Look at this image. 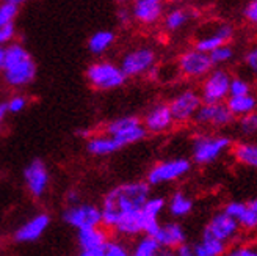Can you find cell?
<instances>
[{
    "instance_id": "cell-26",
    "label": "cell",
    "mask_w": 257,
    "mask_h": 256,
    "mask_svg": "<svg viewBox=\"0 0 257 256\" xmlns=\"http://www.w3.org/2000/svg\"><path fill=\"white\" fill-rule=\"evenodd\" d=\"M190 21V13L184 8H174L166 13L163 19V25L168 32H177Z\"/></svg>"
},
{
    "instance_id": "cell-3",
    "label": "cell",
    "mask_w": 257,
    "mask_h": 256,
    "mask_svg": "<svg viewBox=\"0 0 257 256\" xmlns=\"http://www.w3.org/2000/svg\"><path fill=\"white\" fill-rule=\"evenodd\" d=\"M230 138L223 135H198L191 146L193 160L199 165L212 163L230 148Z\"/></svg>"
},
{
    "instance_id": "cell-54",
    "label": "cell",
    "mask_w": 257,
    "mask_h": 256,
    "mask_svg": "<svg viewBox=\"0 0 257 256\" xmlns=\"http://www.w3.org/2000/svg\"><path fill=\"white\" fill-rule=\"evenodd\" d=\"M156 2H163V0H156Z\"/></svg>"
},
{
    "instance_id": "cell-18",
    "label": "cell",
    "mask_w": 257,
    "mask_h": 256,
    "mask_svg": "<svg viewBox=\"0 0 257 256\" xmlns=\"http://www.w3.org/2000/svg\"><path fill=\"white\" fill-rule=\"evenodd\" d=\"M143 229H145V215L141 212V209H138L121 215L118 222L111 228V231H114V234L119 237L131 239L143 234Z\"/></svg>"
},
{
    "instance_id": "cell-52",
    "label": "cell",
    "mask_w": 257,
    "mask_h": 256,
    "mask_svg": "<svg viewBox=\"0 0 257 256\" xmlns=\"http://www.w3.org/2000/svg\"><path fill=\"white\" fill-rule=\"evenodd\" d=\"M249 206H251L252 209H255V211H257V198H254V200H251V201H249Z\"/></svg>"
},
{
    "instance_id": "cell-12",
    "label": "cell",
    "mask_w": 257,
    "mask_h": 256,
    "mask_svg": "<svg viewBox=\"0 0 257 256\" xmlns=\"http://www.w3.org/2000/svg\"><path fill=\"white\" fill-rule=\"evenodd\" d=\"M36 72L38 68L32 57L19 63H15V65L5 66L2 71L5 83L11 88H22L30 85L36 77Z\"/></svg>"
},
{
    "instance_id": "cell-50",
    "label": "cell",
    "mask_w": 257,
    "mask_h": 256,
    "mask_svg": "<svg viewBox=\"0 0 257 256\" xmlns=\"http://www.w3.org/2000/svg\"><path fill=\"white\" fill-rule=\"evenodd\" d=\"M77 135L82 137V138H88V137H91V132H89L88 129H82V131H77Z\"/></svg>"
},
{
    "instance_id": "cell-20",
    "label": "cell",
    "mask_w": 257,
    "mask_h": 256,
    "mask_svg": "<svg viewBox=\"0 0 257 256\" xmlns=\"http://www.w3.org/2000/svg\"><path fill=\"white\" fill-rule=\"evenodd\" d=\"M121 148L122 146L118 143V140L105 132L100 135H91L86 138V151L94 157L111 156L116 151H119Z\"/></svg>"
},
{
    "instance_id": "cell-5",
    "label": "cell",
    "mask_w": 257,
    "mask_h": 256,
    "mask_svg": "<svg viewBox=\"0 0 257 256\" xmlns=\"http://www.w3.org/2000/svg\"><path fill=\"white\" fill-rule=\"evenodd\" d=\"M61 219L64 223L75 229H83V228H93L102 225V212L100 208L94 206L89 203H75L69 204V206L63 211Z\"/></svg>"
},
{
    "instance_id": "cell-16",
    "label": "cell",
    "mask_w": 257,
    "mask_h": 256,
    "mask_svg": "<svg viewBox=\"0 0 257 256\" xmlns=\"http://www.w3.org/2000/svg\"><path fill=\"white\" fill-rule=\"evenodd\" d=\"M131 13L132 21L141 25H154L163 16V5L156 0H134Z\"/></svg>"
},
{
    "instance_id": "cell-42",
    "label": "cell",
    "mask_w": 257,
    "mask_h": 256,
    "mask_svg": "<svg viewBox=\"0 0 257 256\" xmlns=\"http://www.w3.org/2000/svg\"><path fill=\"white\" fill-rule=\"evenodd\" d=\"M245 18L251 24L257 25V0H252V2L246 7V10H245Z\"/></svg>"
},
{
    "instance_id": "cell-11",
    "label": "cell",
    "mask_w": 257,
    "mask_h": 256,
    "mask_svg": "<svg viewBox=\"0 0 257 256\" xmlns=\"http://www.w3.org/2000/svg\"><path fill=\"white\" fill-rule=\"evenodd\" d=\"M202 104L201 95H198L193 90H185V92L179 93L171 102H170V110L173 115L174 123H185L190 121L195 117L196 110Z\"/></svg>"
},
{
    "instance_id": "cell-31",
    "label": "cell",
    "mask_w": 257,
    "mask_h": 256,
    "mask_svg": "<svg viewBox=\"0 0 257 256\" xmlns=\"http://www.w3.org/2000/svg\"><path fill=\"white\" fill-rule=\"evenodd\" d=\"M166 206V200L163 197H149L143 208H141V212H143L146 217H154V219H159V215L162 214V211Z\"/></svg>"
},
{
    "instance_id": "cell-7",
    "label": "cell",
    "mask_w": 257,
    "mask_h": 256,
    "mask_svg": "<svg viewBox=\"0 0 257 256\" xmlns=\"http://www.w3.org/2000/svg\"><path fill=\"white\" fill-rule=\"evenodd\" d=\"M24 184L33 198H43L50 184V173L41 159H33L22 172Z\"/></svg>"
},
{
    "instance_id": "cell-28",
    "label": "cell",
    "mask_w": 257,
    "mask_h": 256,
    "mask_svg": "<svg viewBox=\"0 0 257 256\" xmlns=\"http://www.w3.org/2000/svg\"><path fill=\"white\" fill-rule=\"evenodd\" d=\"M30 52L25 49L21 43H8L5 46V66L15 65V63H19L22 60L30 58Z\"/></svg>"
},
{
    "instance_id": "cell-23",
    "label": "cell",
    "mask_w": 257,
    "mask_h": 256,
    "mask_svg": "<svg viewBox=\"0 0 257 256\" xmlns=\"http://www.w3.org/2000/svg\"><path fill=\"white\" fill-rule=\"evenodd\" d=\"M226 251V242L202 236L201 242L193 245V256H221Z\"/></svg>"
},
{
    "instance_id": "cell-44",
    "label": "cell",
    "mask_w": 257,
    "mask_h": 256,
    "mask_svg": "<svg viewBox=\"0 0 257 256\" xmlns=\"http://www.w3.org/2000/svg\"><path fill=\"white\" fill-rule=\"evenodd\" d=\"M245 61H246V65L252 71H257V47H254L252 50H249L248 55L245 57Z\"/></svg>"
},
{
    "instance_id": "cell-24",
    "label": "cell",
    "mask_w": 257,
    "mask_h": 256,
    "mask_svg": "<svg viewBox=\"0 0 257 256\" xmlns=\"http://www.w3.org/2000/svg\"><path fill=\"white\" fill-rule=\"evenodd\" d=\"M166 204H168L170 214L173 217H185L193 209V200L187 197L184 192H176Z\"/></svg>"
},
{
    "instance_id": "cell-15",
    "label": "cell",
    "mask_w": 257,
    "mask_h": 256,
    "mask_svg": "<svg viewBox=\"0 0 257 256\" xmlns=\"http://www.w3.org/2000/svg\"><path fill=\"white\" fill-rule=\"evenodd\" d=\"M237 231H238L237 220L223 211L212 217L207 226H205L202 236H209V237H215L223 242H227L237 234Z\"/></svg>"
},
{
    "instance_id": "cell-37",
    "label": "cell",
    "mask_w": 257,
    "mask_h": 256,
    "mask_svg": "<svg viewBox=\"0 0 257 256\" xmlns=\"http://www.w3.org/2000/svg\"><path fill=\"white\" fill-rule=\"evenodd\" d=\"M29 104V99L22 96V95H15L11 96L8 101H7V106H8V112L10 113H21L25 110V107H27Z\"/></svg>"
},
{
    "instance_id": "cell-30",
    "label": "cell",
    "mask_w": 257,
    "mask_h": 256,
    "mask_svg": "<svg viewBox=\"0 0 257 256\" xmlns=\"http://www.w3.org/2000/svg\"><path fill=\"white\" fill-rule=\"evenodd\" d=\"M226 41L223 40V38L216 33V30L212 33V35H204L201 38H198V41L195 44V49L201 50V52H205V54H209L212 52L213 49H216L218 46H221L224 44Z\"/></svg>"
},
{
    "instance_id": "cell-53",
    "label": "cell",
    "mask_w": 257,
    "mask_h": 256,
    "mask_svg": "<svg viewBox=\"0 0 257 256\" xmlns=\"http://www.w3.org/2000/svg\"><path fill=\"white\" fill-rule=\"evenodd\" d=\"M170 2H174V4H177V2H185V0H170Z\"/></svg>"
},
{
    "instance_id": "cell-21",
    "label": "cell",
    "mask_w": 257,
    "mask_h": 256,
    "mask_svg": "<svg viewBox=\"0 0 257 256\" xmlns=\"http://www.w3.org/2000/svg\"><path fill=\"white\" fill-rule=\"evenodd\" d=\"M116 41V33L113 30H97L88 38L86 47L96 57H102Z\"/></svg>"
},
{
    "instance_id": "cell-1",
    "label": "cell",
    "mask_w": 257,
    "mask_h": 256,
    "mask_svg": "<svg viewBox=\"0 0 257 256\" xmlns=\"http://www.w3.org/2000/svg\"><path fill=\"white\" fill-rule=\"evenodd\" d=\"M151 197V186L148 181L122 183L110 189L102 200V226L111 229L124 214L143 208L145 201Z\"/></svg>"
},
{
    "instance_id": "cell-32",
    "label": "cell",
    "mask_w": 257,
    "mask_h": 256,
    "mask_svg": "<svg viewBox=\"0 0 257 256\" xmlns=\"http://www.w3.org/2000/svg\"><path fill=\"white\" fill-rule=\"evenodd\" d=\"M18 13L19 7L7 2V0H2V4H0V27H5L8 24H15Z\"/></svg>"
},
{
    "instance_id": "cell-46",
    "label": "cell",
    "mask_w": 257,
    "mask_h": 256,
    "mask_svg": "<svg viewBox=\"0 0 257 256\" xmlns=\"http://www.w3.org/2000/svg\"><path fill=\"white\" fill-rule=\"evenodd\" d=\"M176 250L179 256H193V245L187 244V242H182L181 245H177Z\"/></svg>"
},
{
    "instance_id": "cell-34",
    "label": "cell",
    "mask_w": 257,
    "mask_h": 256,
    "mask_svg": "<svg viewBox=\"0 0 257 256\" xmlns=\"http://www.w3.org/2000/svg\"><path fill=\"white\" fill-rule=\"evenodd\" d=\"M209 57L213 65H223V63L229 61L234 57V50H232V47L224 43L221 46H218L216 49H213L212 52H209Z\"/></svg>"
},
{
    "instance_id": "cell-25",
    "label": "cell",
    "mask_w": 257,
    "mask_h": 256,
    "mask_svg": "<svg viewBox=\"0 0 257 256\" xmlns=\"http://www.w3.org/2000/svg\"><path fill=\"white\" fill-rule=\"evenodd\" d=\"M162 250L163 248H162V245L159 244V240L156 237L145 234L143 237H140L135 242L132 254L134 256H157Z\"/></svg>"
},
{
    "instance_id": "cell-51",
    "label": "cell",
    "mask_w": 257,
    "mask_h": 256,
    "mask_svg": "<svg viewBox=\"0 0 257 256\" xmlns=\"http://www.w3.org/2000/svg\"><path fill=\"white\" fill-rule=\"evenodd\" d=\"M116 4H119V5H127V4H132L134 0H114Z\"/></svg>"
},
{
    "instance_id": "cell-19",
    "label": "cell",
    "mask_w": 257,
    "mask_h": 256,
    "mask_svg": "<svg viewBox=\"0 0 257 256\" xmlns=\"http://www.w3.org/2000/svg\"><path fill=\"white\" fill-rule=\"evenodd\" d=\"M159 240V244L162 245V248H166V250H171V248H176L177 245H181L182 242L187 240V234L184 231V228L181 223L177 222H168V223H160L157 233L154 234Z\"/></svg>"
},
{
    "instance_id": "cell-48",
    "label": "cell",
    "mask_w": 257,
    "mask_h": 256,
    "mask_svg": "<svg viewBox=\"0 0 257 256\" xmlns=\"http://www.w3.org/2000/svg\"><path fill=\"white\" fill-rule=\"evenodd\" d=\"M5 68V46H0V74Z\"/></svg>"
},
{
    "instance_id": "cell-4",
    "label": "cell",
    "mask_w": 257,
    "mask_h": 256,
    "mask_svg": "<svg viewBox=\"0 0 257 256\" xmlns=\"http://www.w3.org/2000/svg\"><path fill=\"white\" fill-rule=\"evenodd\" d=\"M157 54L156 50L149 46H140L135 49H131L125 52L119 61V66L125 77H140V75L148 74V71L156 66Z\"/></svg>"
},
{
    "instance_id": "cell-8",
    "label": "cell",
    "mask_w": 257,
    "mask_h": 256,
    "mask_svg": "<svg viewBox=\"0 0 257 256\" xmlns=\"http://www.w3.org/2000/svg\"><path fill=\"white\" fill-rule=\"evenodd\" d=\"M230 75L224 69L210 71L205 77L201 90V99L205 104H216L223 102L229 96Z\"/></svg>"
},
{
    "instance_id": "cell-2",
    "label": "cell",
    "mask_w": 257,
    "mask_h": 256,
    "mask_svg": "<svg viewBox=\"0 0 257 256\" xmlns=\"http://www.w3.org/2000/svg\"><path fill=\"white\" fill-rule=\"evenodd\" d=\"M86 80L96 90L110 92V90L121 88L127 77L122 72L119 63H113L108 60H99L91 63L86 68Z\"/></svg>"
},
{
    "instance_id": "cell-47",
    "label": "cell",
    "mask_w": 257,
    "mask_h": 256,
    "mask_svg": "<svg viewBox=\"0 0 257 256\" xmlns=\"http://www.w3.org/2000/svg\"><path fill=\"white\" fill-rule=\"evenodd\" d=\"M8 106H7V102H0V123H2L5 118H7V115H8Z\"/></svg>"
},
{
    "instance_id": "cell-41",
    "label": "cell",
    "mask_w": 257,
    "mask_h": 256,
    "mask_svg": "<svg viewBox=\"0 0 257 256\" xmlns=\"http://www.w3.org/2000/svg\"><path fill=\"white\" fill-rule=\"evenodd\" d=\"M216 33L220 35L223 40L227 43V41H230L232 40V36H234V29L230 27L229 24H221V25H218L216 27Z\"/></svg>"
},
{
    "instance_id": "cell-22",
    "label": "cell",
    "mask_w": 257,
    "mask_h": 256,
    "mask_svg": "<svg viewBox=\"0 0 257 256\" xmlns=\"http://www.w3.org/2000/svg\"><path fill=\"white\" fill-rule=\"evenodd\" d=\"M227 109L232 112L234 117H243L257 110V98L251 93L240 96H227Z\"/></svg>"
},
{
    "instance_id": "cell-49",
    "label": "cell",
    "mask_w": 257,
    "mask_h": 256,
    "mask_svg": "<svg viewBox=\"0 0 257 256\" xmlns=\"http://www.w3.org/2000/svg\"><path fill=\"white\" fill-rule=\"evenodd\" d=\"M7 2H10V4H13V5H16V7H22V5H25L29 2V0H7Z\"/></svg>"
},
{
    "instance_id": "cell-29",
    "label": "cell",
    "mask_w": 257,
    "mask_h": 256,
    "mask_svg": "<svg viewBox=\"0 0 257 256\" xmlns=\"http://www.w3.org/2000/svg\"><path fill=\"white\" fill-rule=\"evenodd\" d=\"M235 157L241 162L248 165V167L257 168V145H249V143H240L235 146Z\"/></svg>"
},
{
    "instance_id": "cell-13",
    "label": "cell",
    "mask_w": 257,
    "mask_h": 256,
    "mask_svg": "<svg viewBox=\"0 0 257 256\" xmlns=\"http://www.w3.org/2000/svg\"><path fill=\"white\" fill-rule=\"evenodd\" d=\"M234 115L227 109V106L221 104V102H216V104H202L199 106V109L196 110L195 120L198 124H210V126H216V127H223L227 126L234 121Z\"/></svg>"
},
{
    "instance_id": "cell-40",
    "label": "cell",
    "mask_w": 257,
    "mask_h": 256,
    "mask_svg": "<svg viewBox=\"0 0 257 256\" xmlns=\"http://www.w3.org/2000/svg\"><path fill=\"white\" fill-rule=\"evenodd\" d=\"M118 22L121 25H124V27H127L128 24L132 22V13H131V8H127L125 5H122L119 10H118Z\"/></svg>"
},
{
    "instance_id": "cell-39",
    "label": "cell",
    "mask_w": 257,
    "mask_h": 256,
    "mask_svg": "<svg viewBox=\"0 0 257 256\" xmlns=\"http://www.w3.org/2000/svg\"><path fill=\"white\" fill-rule=\"evenodd\" d=\"M16 38L15 24H8L5 27H0V46H7Z\"/></svg>"
},
{
    "instance_id": "cell-9",
    "label": "cell",
    "mask_w": 257,
    "mask_h": 256,
    "mask_svg": "<svg viewBox=\"0 0 257 256\" xmlns=\"http://www.w3.org/2000/svg\"><path fill=\"white\" fill-rule=\"evenodd\" d=\"M213 63L209 57V54L201 52L198 49L187 50L179 58V71L188 79H201L205 77L212 71Z\"/></svg>"
},
{
    "instance_id": "cell-14",
    "label": "cell",
    "mask_w": 257,
    "mask_h": 256,
    "mask_svg": "<svg viewBox=\"0 0 257 256\" xmlns=\"http://www.w3.org/2000/svg\"><path fill=\"white\" fill-rule=\"evenodd\" d=\"M49 225H50V217L47 214L44 212L36 214L30 220L22 223L16 229L15 234H13V239L18 244H32V242H36L38 239H41L44 236Z\"/></svg>"
},
{
    "instance_id": "cell-10",
    "label": "cell",
    "mask_w": 257,
    "mask_h": 256,
    "mask_svg": "<svg viewBox=\"0 0 257 256\" xmlns=\"http://www.w3.org/2000/svg\"><path fill=\"white\" fill-rule=\"evenodd\" d=\"M107 240V228L93 226L77 229V245L82 256H104Z\"/></svg>"
},
{
    "instance_id": "cell-6",
    "label": "cell",
    "mask_w": 257,
    "mask_h": 256,
    "mask_svg": "<svg viewBox=\"0 0 257 256\" xmlns=\"http://www.w3.org/2000/svg\"><path fill=\"white\" fill-rule=\"evenodd\" d=\"M191 170V162L188 159L179 157L159 162L149 170L146 181L149 186H162L166 183H173L185 176Z\"/></svg>"
},
{
    "instance_id": "cell-36",
    "label": "cell",
    "mask_w": 257,
    "mask_h": 256,
    "mask_svg": "<svg viewBox=\"0 0 257 256\" xmlns=\"http://www.w3.org/2000/svg\"><path fill=\"white\" fill-rule=\"evenodd\" d=\"M240 129L243 134L251 135L257 132V112H251L248 115H243L240 120Z\"/></svg>"
},
{
    "instance_id": "cell-17",
    "label": "cell",
    "mask_w": 257,
    "mask_h": 256,
    "mask_svg": "<svg viewBox=\"0 0 257 256\" xmlns=\"http://www.w3.org/2000/svg\"><path fill=\"white\" fill-rule=\"evenodd\" d=\"M143 126L145 129L151 134H162L165 131H168L173 126L174 120L170 110L168 104H157L154 106L143 118Z\"/></svg>"
},
{
    "instance_id": "cell-38",
    "label": "cell",
    "mask_w": 257,
    "mask_h": 256,
    "mask_svg": "<svg viewBox=\"0 0 257 256\" xmlns=\"http://www.w3.org/2000/svg\"><path fill=\"white\" fill-rule=\"evenodd\" d=\"M251 93V87L241 79H230L229 85V96H240V95H248Z\"/></svg>"
},
{
    "instance_id": "cell-35",
    "label": "cell",
    "mask_w": 257,
    "mask_h": 256,
    "mask_svg": "<svg viewBox=\"0 0 257 256\" xmlns=\"http://www.w3.org/2000/svg\"><path fill=\"white\" fill-rule=\"evenodd\" d=\"M128 254V248L127 245H124L121 240L116 239H110L105 242V251L104 256H127Z\"/></svg>"
},
{
    "instance_id": "cell-45",
    "label": "cell",
    "mask_w": 257,
    "mask_h": 256,
    "mask_svg": "<svg viewBox=\"0 0 257 256\" xmlns=\"http://www.w3.org/2000/svg\"><path fill=\"white\" fill-rule=\"evenodd\" d=\"M64 200H66L68 204H75V203H80V194L77 190L71 189L66 192V195H64Z\"/></svg>"
},
{
    "instance_id": "cell-33",
    "label": "cell",
    "mask_w": 257,
    "mask_h": 256,
    "mask_svg": "<svg viewBox=\"0 0 257 256\" xmlns=\"http://www.w3.org/2000/svg\"><path fill=\"white\" fill-rule=\"evenodd\" d=\"M237 223L241 225L246 229H255L257 228V211L252 209L249 204H245V208L241 209V212L237 217Z\"/></svg>"
},
{
    "instance_id": "cell-43",
    "label": "cell",
    "mask_w": 257,
    "mask_h": 256,
    "mask_svg": "<svg viewBox=\"0 0 257 256\" xmlns=\"http://www.w3.org/2000/svg\"><path fill=\"white\" fill-rule=\"evenodd\" d=\"M229 254H230V256H257V248H251V247H238V248H234Z\"/></svg>"
},
{
    "instance_id": "cell-27",
    "label": "cell",
    "mask_w": 257,
    "mask_h": 256,
    "mask_svg": "<svg viewBox=\"0 0 257 256\" xmlns=\"http://www.w3.org/2000/svg\"><path fill=\"white\" fill-rule=\"evenodd\" d=\"M141 124V120L138 117H132V115H127V117H119V118H114L110 123L105 124V129L104 132L108 135H119L121 132L131 129V127Z\"/></svg>"
}]
</instances>
